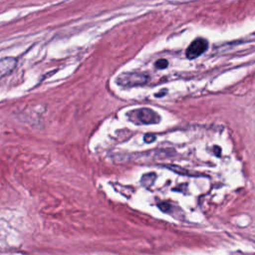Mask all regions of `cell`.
Segmentation results:
<instances>
[{
  "label": "cell",
  "instance_id": "6da1fadb",
  "mask_svg": "<svg viewBox=\"0 0 255 255\" xmlns=\"http://www.w3.org/2000/svg\"><path fill=\"white\" fill-rule=\"evenodd\" d=\"M130 119L140 125H154L160 122V117L157 113L148 108H141L129 113Z\"/></svg>",
  "mask_w": 255,
  "mask_h": 255
},
{
  "label": "cell",
  "instance_id": "7a4b0ae2",
  "mask_svg": "<svg viewBox=\"0 0 255 255\" xmlns=\"http://www.w3.org/2000/svg\"><path fill=\"white\" fill-rule=\"evenodd\" d=\"M149 81L148 75L140 72H129L120 75L117 83L122 87H135L146 84Z\"/></svg>",
  "mask_w": 255,
  "mask_h": 255
},
{
  "label": "cell",
  "instance_id": "3957f363",
  "mask_svg": "<svg viewBox=\"0 0 255 255\" xmlns=\"http://www.w3.org/2000/svg\"><path fill=\"white\" fill-rule=\"evenodd\" d=\"M208 48V42L203 38H197L191 42L186 50V57L188 59H194L203 54Z\"/></svg>",
  "mask_w": 255,
  "mask_h": 255
},
{
  "label": "cell",
  "instance_id": "277c9868",
  "mask_svg": "<svg viewBox=\"0 0 255 255\" xmlns=\"http://www.w3.org/2000/svg\"><path fill=\"white\" fill-rule=\"evenodd\" d=\"M17 60L13 57H6L0 60V77L11 74L16 68Z\"/></svg>",
  "mask_w": 255,
  "mask_h": 255
},
{
  "label": "cell",
  "instance_id": "5b68a950",
  "mask_svg": "<svg viewBox=\"0 0 255 255\" xmlns=\"http://www.w3.org/2000/svg\"><path fill=\"white\" fill-rule=\"evenodd\" d=\"M167 65H168V62L164 59H160L155 63V67L157 69H164V68L167 67Z\"/></svg>",
  "mask_w": 255,
  "mask_h": 255
},
{
  "label": "cell",
  "instance_id": "8992f818",
  "mask_svg": "<svg viewBox=\"0 0 255 255\" xmlns=\"http://www.w3.org/2000/svg\"><path fill=\"white\" fill-rule=\"evenodd\" d=\"M158 206H159V208H160L162 211H167L168 208L170 207L167 203H160V204H158Z\"/></svg>",
  "mask_w": 255,
  "mask_h": 255
},
{
  "label": "cell",
  "instance_id": "52a82bcc",
  "mask_svg": "<svg viewBox=\"0 0 255 255\" xmlns=\"http://www.w3.org/2000/svg\"><path fill=\"white\" fill-rule=\"evenodd\" d=\"M154 139H155L154 135H150V134H147V135H145V136H144V140H145L146 142H151V141H153Z\"/></svg>",
  "mask_w": 255,
  "mask_h": 255
},
{
  "label": "cell",
  "instance_id": "ba28073f",
  "mask_svg": "<svg viewBox=\"0 0 255 255\" xmlns=\"http://www.w3.org/2000/svg\"><path fill=\"white\" fill-rule=\"evenodd\" d=\"M215 147H216V148H215V150H216V154L218 155V147H217V146H215Z\"/></svg>",
  "mask_w": 255,
  "mask_h": 255
}]
</instances>
